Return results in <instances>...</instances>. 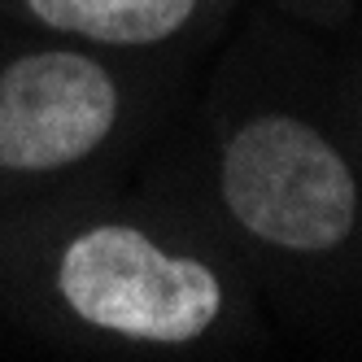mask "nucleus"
<instances>
[{"mask_svg": "<svg viewBox=\"0 0 362 362\" xmlns=\"http://www.w3.org/2000/svg\"><path fill=\"white\" fill-rule=\"evenodd\" d=\"M57 31L100 44H158L188 22L197 0H27Z\"/></svg>", "mask_w": 362, "mask_h": 362, "instance_id": "4", "label": "nucleus"}, {"mask_svg": "<svg viewBox=\"0 0 362 362\" xmlns=\"http://www.w3.org/2000/svg\"><path fill=\"white\" fill-rule=\"evenodd\" d=\"M62 297L79 319L136 341L184 345L218 319L210 267L170 257L136 227H92L62 257Z\"/></svg>", "mask_w": 362, "mask_h": 362, "instance_id": "2", "label": "nucleus"}, {"mask_svg": "<svg viewBox=\"0 0 362 362\" xmlns=\"http://www.w3.org/2000/svg\"><path fill=\"white\" fill-rule=\"evenodd\" d=\"M223 197L253 236L284 249H332L354 231V175L315 127L297 118H253L227 144Z\"/></svg>", "mask_w": 362, "mask_h": 362, "instance_id": "1", "label": "nucleus"}, {"mask_svg": "<svg viewBox=\"0 0 362 362\" xmlns=\"http://www.w3.org/2000/svg\"><path fill=\"white\" fill-rule=\"evenodd\" d=\"M118 114L114 79L79 53H35L0 74V166L53 170L88 158Z\"/></svg>", "mask_w": 362, "mask_h": 362, "instance_id": "3", "label": "nucleus"}]
</instances>
